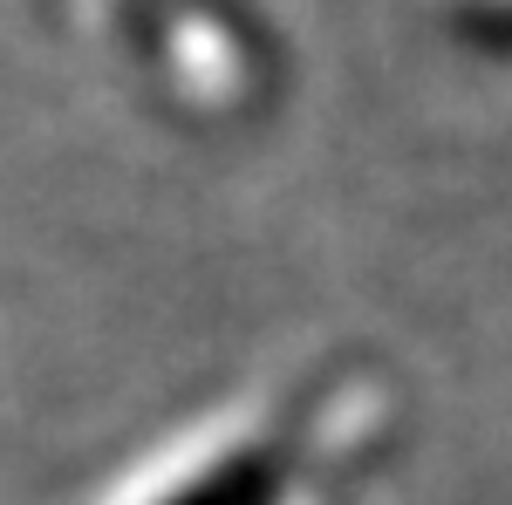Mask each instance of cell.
<instances>
[{
	"instance_id": "6da1fadb",
	"label": "cell",
	"mask_w": 512,
	"mask_h": 505,
	"mask_svg": "<svg viewBox=\"0 0 512 505\" xmlns=\"http://www.w3.org/2000/svg\"><path fill=\"white\" fill-rule=\"evenodd\" d=\"M280 478H287L280 451H233L219 471L192 478L178 499H164V505H280Z\"/></svg>"
},
{
	"instance_id": "7a4b0ae2",
	"label": "cell",
	"mask_w": 512,
	"mask_h": 505,
	"mask_svg": "<svg viewBox=\"0 0 512 505\" xmlns=\"http://www.w3.org/2000/svg\"><path fill=\"white\" fill-rule=\"evenodd\" d=\"M458 35L478 41V48H492V55H512V7H506V0H492V7H465V14H458Z\"/></svg>"
}]
</instances>
